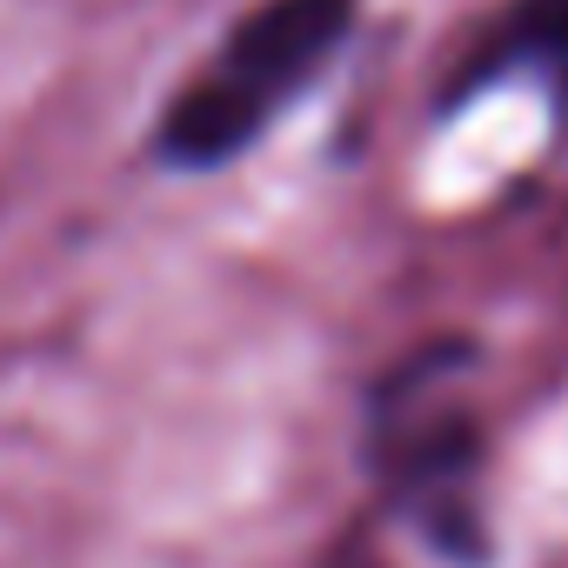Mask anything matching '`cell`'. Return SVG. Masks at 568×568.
Masks as SVG:
<instances>
[{
    "label": "cell",
    "mask_w": 568,
    "mask_h": 568,
    "mask_svg": "<svg viewBox=\"0 0 568 568\" xmlns=\"http://www.w3.org/2000/svg\"><path fill=\"white\" fill-rule=\"evenodd\" d=\"M515 61H541V68L561 81V101H568V0H521L515 21H508V28L481 48V61L462 74L455 101H462L475 81H488V74H501V68H515Z\"/></svg>",
    "instance_id": "3"
},
{
    "label": "cell",
    "mask_w": 568,
    "mask_h": 568,
    "mask_svg": "<svg viewBox=\"0 0 568 568\" xmlns=\"http://www.w3.org/2000/svg\"><path fill=\"white\" fill-rule=\"evenodd\" d=\"M348 28L355 0H261L168 101L154 154L168 168H227L335 68Z\"/></svg>",
    "instance_id": "1"
},
{
    "label": "cell",
    "mask_w": 568,
    "mask_h": 568,
    "mask_svg": "<svg viewBox=\"0 0 568 568\" xmlns=\"http://www.w3.org/2000/svg\"><path fill=\"white\" fill-rule=\"evenodd\" d=\"M375 462L395 481V495L422 515L428 541H442L448 555H481V521H475V428L455 408L422 402V375H402L382 402L375 422Z\"/></svg>",
    "instance_id": "2"
}]
</instances>
